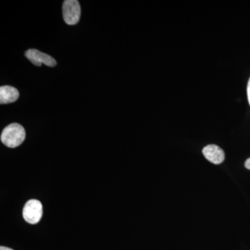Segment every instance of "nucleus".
I'll return each mask as SVG.
<instances>
[{"mask_svg":"<svg viewBox=\"0 0 250 250\" xmlns=\"http://www.w3.org/2000/svg\"><path fill=\"white\" fill-rule=\"evenodd\" d=\"M0 250H14L11 249V248H6V247L1 246V248H0Z\"/></svg>","mask_w":250,"mask_h":250,"instance_id":"nucleus-9","label":"nucleus"},{"mask_svg":"<svg viewBox=\"0 0 250 250\" xmlns=\"http://www.w3.org/2000/svg\"><path fill=\"white\" fill-rule=\"evenodd\" d=\"M18 90L11 85H3L0 87V104H10L14 103L19 98Z\"/></svg>","mask_w":250,"mask_h":250,"instance_id":"nucleus-6","label":"nucleus"},{"mask_svg":"<svg viewBox=\"0 0 250 250\" xmlns=\"http://www.w3.org/2000/svg\"><path fill=\"white\" fill-rule=\"evenodd\" d=\"M247 93H248V102L250 105V78L248 81V87H247Z\"/></svg>","mask_w":250,"mask_h":250,"instance_id":"nucleus-7","label":"nucleus"},{"mask_svg":"<svg viewBox=\"0 0 250 250\" xmlns=\"http://www.w3.org/2000/svg\"><path fill=\"white\" fill-rule=\"evenodd\" d=\"M42 215V206L37 200L28 201L23 209V218L28 223L35 225L40 221Z\"/></svg>","mask_w":250,"mask_h":250,"instance_id":"nucleus-3","label":"nucleus"},{"mask_svg":"<svg viewBox=\"0 0 250 250\" xmlns=\"http://www.w3.org/2000/svg\"><path fill=\"white\" fill-rule=\"evenodd\" d=\"M26 137L25 130L22 125L13 123L4 128L1 134V141L5 146L10 148L21 146Z\"/></svg>","mask_w":250,"mask_h":250,"instance_id":"nucleus-1","label":"nucleus"},{"mask_svg":"<svg viewBox=\"0 0 250 250\" xmlns=\"http://www.w3.org/2000/svg\"><path fill=\"white\" fill-rule=\"evenodd\" d=\"M245 166H246L247 169L250 170V158H249L248 159H247L246 163H245Z\"/></svg>","mask_w":250,"mask_h":250,"instance_id":"nucleus-8","label":"nucleus"},{"mask_svg":"<svg viewBox=\"0 0 250 250\" xmlns=\"http://www.w3.org/2000/svg\"><path fill=\"white\" fill-rule=\"evenodd\" d=\"M25 57L36 66H41L42 64L49 67H54L57 65V62L53 57L37 49H28L25 52Z\"/></svg>","mask_w":250,"mask_h":250,"instance_id":"nucleus-4","label":"nucleus"},{"mask_svg":"<svg viewBox=\"0 0 250 250\" xmlns=\"http://www.w3.org/2000/svg\"><path fill=\"white\" fill-rule=\"evenodd\" d=\"M202 153L206 159L215 165L223 163L225 160V152L223 149L215 145H208L202 149Z\"/></svg>","mask_w":250,"mask_h":250,"instance_id":"nucleus-5","label":"nucleus"},{"mask_svg":"<svg viewBox=\"0 0 250 250\" xmlns=\"http://www.w3.org/2000/svg\"><path fill=\"white\" fill-rule=\"evenodd\" d=\"M62 17L68 25H75L80 21L81 6L77 0H65L62 4Z\"/></svg>","mask_w":250,"mask_h":250,"instance_id":"nucleus-2","label":"nucleus"}]
</instances>
